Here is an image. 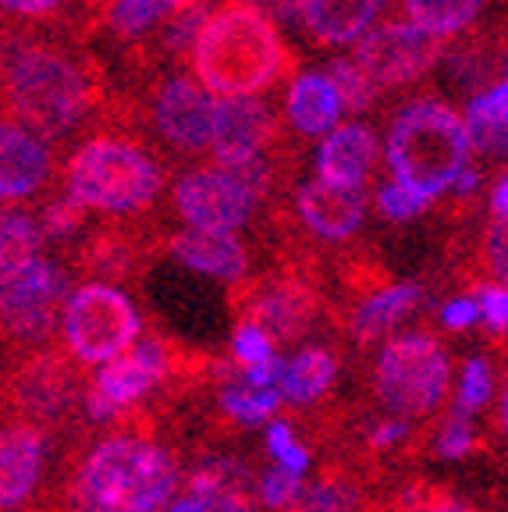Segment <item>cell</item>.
<instances>
[{"label": "cell", "instance_id": "1", "mask_svg": "<svg viewBox=\"0 0 508 512\" xmlns=\"http://www.w3.org/2000/svg\"><path fill=\"white\" fill-rule=\"evenodd\" d=\"M185 484L178 420L153 402L86 427L25 512H164Z\"/></svg>", "mask_w": 508, "mask_h": 512}, {"label": "cell", "instance_id": "2", "mask_svg": "<svg viewBox=\"0 0 508 512\" xmlns=\"http://www.w3.org/2000/svg\"><path fill=\"white\" fill-rule=\"evenodd\" d=\"M107 72L79 43L36 29H8L4 114L40 139H64L107 107Z\"/></svg>", "mask_w": 508, "mask_h": 512}, {"label": "cell", "instance_id": "3", "mask_svg": "<svg viewBox=\"0 0 508 512\" xmlns=\"http://www.w3.org/2000/svg\"><path fill=\"white\" fill-rule=\"evenodd\" d=\"M146 121L150 107L139 104L135 93L111 96L100 125L64 160V192L96 214L139 217L150 210L167 182V168L146 139Z\"/></svg>", "mask_w": 508, "mask_h": 512}, {"label": "cell", "instance_id": "4", "mask_svg": "<svg viewBox=\"0 0 508 512\" xmlns=\"http://www.w3.org/2000/svg\"><path fill=\"white\" fill-rule=\"evenodd\" d=\"M192 79L217 100L263 96L299 75V57L278 22L249 0H217L189 54Z\"/></svg>", "mask_w": 508, "mask_h": 512}, {"label": "cell", "instance_id": "5", "mask_svg": "<svg viewBox=\"0 0 508 512\" xmlns=\"http://www.w3.org/2000/svg\"><path fill=\"white\" fill-rule=\"evenodd\" d=\"M267 271L249 274L228 288V310L235 324H253L267 331L274 345H295L317 328L324 317H334L327 296L324 264L302 235H288L274 249Z\"/></svg>", "mask_w": 508, "mask_h": 512}, {"label": "cell", "instance_id": "6", "mask_svg": "<svg viewBox=\"0 0 508 512\" xmlns=\"http://www.w3.org/2000/svg\"><path fill=\"white\" fill-rule=\"evenodd\" d=\"M469 125L441 96H416L395 111L384 132L391 178L423 203H434L469 171Z\"/></svg>", "mask_w": 508, "mask_h": 512}, {"label": "cell", "instance_id": "7", "mask_svg": "<svg viewBox=\"0 0 508 512\" xmlns=\"http://www.w3.org/2000/svg\"><path fill=\"white\" fill-rule=\"evenodd\" d=\"M93 377L82 363H75L64 345L25 352L15 360H4V416L29 420L40 431L72 434L86 431V399Z\"/></svg>", "mask_w": 508, "mask_h": 512}, {"label": "cell", "instance_id": "8", "mask_svg": "<svg viewBox=\"0 0 508 512\" xmlns=\"http://www.w3.org/2000/svg\"><path fill=\"white\" fill-rule=\"evenodd\" d=\"M374 402L388 416L409 424H430L445 416L452 392V356L430 328L402 331L381 345L370 374Z\"/></svg>", "mask_w": 508, "mask_h": 512}, {"label": "cell", "instance_id": "9", "mask_svg": "<svg viewBox=\"0 0 508 512\" xmlns=\"http://www.w3.org/2000/svg\"><path fill=\"white\" fill-rule=\"evenodd\" d=\"M143 317L118 285L86 281L68 296L61 317V345L82 367H100L125 356L143 338Z\"/></svg>", "mask_w": 508, "mask_h": 512}, {"label": "cell", "instance_id": "10", "mask_svg": "<svg viewBox=\"0 0 508 512\" xmlns=\"http://www.w3.org/2000/svg\"><path fill=\"white\" fill-rule=\"evenodd\" d=\"M68 274L57 264H50L47 256L32 260L29 267L8 274L4 278V349H8V360L25 356V352L47 349L54 345L57 320L64 317V306H68Z\"/></svg>", "mask_w": 508, "mask_h": 512}, {"label": "cell", "instance_id": "11", "mask_svg": "<svg viewBox=\"0 0 508 512\" xmlns=\"http://www.w3.org/2000/svg\"><path fill=\"white\" fill-rule=\"evenodd\" d=\"M448 43L430 36L427 29L413 25L409 18H388L374 32H366L356 43L352 57L359 61L377 89H402L420 82L427 72H434L437 64L445 61Z\"/></svg>", "mask_w": 508, "mask_h": 512}, {"label": "cell", "instance_id": "12", "mask_svg": "<svg viewBox=\"0 0 508 512\" xmlns=\"http://www.w3.org/2000/svg\"><path fill=\"white\" fill-rule=\"evenodd\" d=\"M150 125L157 143L178 157H199L214 150L217 100L192 75H164L150 82Z\"/></svg>", "mask_w": 508, "mask_h": 512}, {"label": "cell", "instance_id": "13", "mask_svg": "<svg viewBox=\"0 0 508 512\" xmlns=\"http://www.w3.org/2000/svg\"><path fill=\"white\" fill-rule=\"evenodd\" d=\"M171 203L189 228H203V232H239L253 221L260 207L256 192L221 164L185 171L175 182Z\"/></svg>", "mask_w": 508, "mask_h": 512}, {"label": "cell", "instance_id": "14", "mask_svg": "<svg viewBox=\"0 0 508 512\" xmlns=\"http://www.w3.org/2000/svg\"><path fill=\"white\" fill-rule=\"evenodd\" d=\"M167 246V235H160L150 221L139 217H114L100 224L75 249L72 264L86 281L114 285V281H132L143 274V267Z\"/></svg>", "mask_w": 508, "mask_h": 512}, {"label": "cell", "instance_id": "15", "mask_svg": "<svg viewBox=\"0 0 508 512\" xmlns=\"http://www.w3.org/2000/svg\"><path fill=\"white\" fill-rule=\"evenodd\" d=\"M288 143L285 121L267 96H242V100H217V136L214 164L239 168L249 160L281 150Z\"/></svg>", "mask_w": 508, "mask_h": 512}, {"label": "cell", "instance_id": "16", "mask_svg": "<svg viewBox=\"0 0 508 512\" xmlns=\"http://www.w3.org/2000/svg\"><path fill=\"white\" fill-rule=\"evenodd\" d=\"M50 434L29 420L4 416L0 434V505L4 512H25L40 498L43 466H47Z\"/></svg>", "mask_w": 508, "mask_h": 512}, {"label": "cell", "instance_id": "17", "mask_svg": "<svg viewBox=\"0 0 508 512\" xmlns=\"http://www.w3.org/2000/svg\"><path fill=\"white\" fill-rule=\"evenodd\" d=\"M54 175L57 160L47 139L4 121V132H0V200L4 207L15 210L18 203L36 200L54 182Z\"/></svg>", "mask_w": 508, "mask_h": 512}, {"label": "cell", "instance_id": "18", "mask_svg": "<svg viewBox=\"0 0 508 512\" xmlns=\"http://www.w3.org/2000/svg\"><path fill=\"white\" fill-rule=\"evenodd\" d=\"M292 214L302 224V232L320 242H349L359 232L366 217L363 189H342L324 178L295 185Z\"/></svg>", "mask_w": 508, "mask_h": 512}, {"label": "cell", "instance_id": "19", "mask_svg": "<svg viewBox=\"0 0 508 512\" xmlns=\"http://www.w3.org/2000/svg\"><path fill=\"white\" fill-rule=\"evenodd\" d=\"M423 306V288L416 281H391L388 288L359 303L338 310V328L356 342V349H370L381 338H395L391 331L409 320Z\"/></svg>", "mask_w": 508, "mask_h": 512}, {"label": "cell", "instance_id": "20", "mask_svg": "<svg viewBox=\"0 0 508 512\" xmlns=\"http://www.w3.org/2000/svg\"><path fill=\"white\" fill-rule=\"evenodd\" d=\"M164 249L175 256L178 264L210 274V278H221L228 285H239L253 274V249L239 239V232L185 228V232L167 235Z\"/></svg>", "mask_w": 508, "mask_h": 512}, {"label": "cell", "instance_id": "21", "mask_svg": "<svg viewBox=\"0 0 508 512\" xmlns=\"http://www.w3.org/2000/svg\"><path fill=\"white\" fill-rule=\"evenodd\" d=\"M388 8L391 0H302L299 29L317 47H356Z\"/></svg>", "mask_w": 508, "mask_h": 512}, {"label": "cell", "instance_id": "22", "mask_svg": "<svg viewBox=\"0 0 508 512\" xmlns=\"http://www.w3.org/2000/svg\"><path fill=\"white\" fill-rule=\"evenodd\" d=\"M377 164V136L370 125H338L317 150V178L342 189H363Z\"/></svg>", "mask_w": 508, "mask_h": 512}, {"label": "cell", "instance_id": "23", "mask_svg": "<svg viewBox=\"0 0 508 512\" xmlns=\"http://www.w3.org/2000/svg\"><path fill=\"white\" fill-rule=\"evenodd\" d=\"M345 114L342 93L327 72H299L288 86L285 118L299 136H331Z\"/></svg>", "mask_w": 508, "mask_h": 512}, {"label": "cell", "instance_id": "24", "mask_svg": "<svg viewBox=\"0 0 508 512\" xmlns=\"http://www.w3.org/2000/svg\"><path fill=\"white\" fill-rule=\"evenodd\" d=\"M338 377V356L327 345H306L299 356L281 363L278 392L292 406V413H313L324 406L327 392Z\"/></svg>", "mask_w": 508, "mask_h": 512}, {"label": "cell", "instance_id": "25", "mask_svg": "<svg viewBox=\"0 0 508 512\" xmlns=\"http://www.w3.org/2000/svg\"><path fill=\"white\" fill-rule=\"evenodd\" d=\"M445 75L459 93L473 96L484 93V86L501 75V43H498V25H487L480 32H466L455 43H448L445 54Z\"/></svg>", "mask_w": 508, "mask_h": 512}, {"label": "cell", "instance_id": "26", "mask_svg": "<svg viewBox=\"0 0 508 512\" xmlns=\"http://www.w3.org/2000/svg\"><path fill=\"white\" fill-rule=\"evenodd\" d=\"M473 296L484 285H501L508 288V217H494L484 232L477 235V242L459 253V281Z\"/></svg>", "mask_w": 508, "mask_h": 512}, {"label": "cell", "instance_id": "27", "mask_svg": "<svg viewBox=\"0 0 508 512\" xmlns=\"http://www.w3.org/2000/svg\"><path fill=\"white\" fill-rule=\"evenodd\" d=\"M466 125L473 150L484 157H508V79L469 100Z\"/></svg>", "mask_w": 508, "mask_h": 512}, {"label": "cell", "instance_id": "28", "mask_svg": "<svg viewBox=\"0 0 508 512\" xmlns=\"http://www.w3.org/2000/svg\"><path fill=\"white\" fill-rule=\"evenodd\" d=\"M370 512H480L437 480H402L374 495Z\"/></svg>", "mask_w": 508, "mask_h": 512}, {"label": "cell", "instance_id": "29", "mask_svg": "<svg viewBox=\"0 0 508 512\" xmlns=\"http://www.w3.org/2000/svg\"><path fill=\"white\" fill-rule=\"evenodd\" d=\"M175 15V0H111L104 18V29L114 40L139 47V43L153 40Z\"/></svg>", "mask_w": 508, "mask_h": 512}, {"label": "cell", "instance_id": "30", "mask_svg": "<svg viewBox=\"0 0 508 512\" xmlns=\"http://www.w3.org/2000/svg\"><path fill=\"white\" fill-rule=\"evenodd\" d=\"M487 0H402L405 18L437 40H459L477 22Z\"/></svg>", "mask_w": 508, "mask_h": 512}, {"label": "cell", "instance_id": "31", "mask_svg": "<svg viewBox=\"0 0 508 512\" xmlns=\"http://www.w3.org/2000/svg\"><path fill=\"white\" fill-rule=\"evenodd\" d=\"M47 239L40 228V217L25 210H8L0 228V278L22 271L32 260H40V242Z\"/></svg>", "mask_w": 508, "mask_h": 512}, {"label": "cell", "instance_id": "32", "mask_svg": "<svg viewBox=\"0 0 508 512\" xmlns=\"http://www.w3.org/2000/svg\"><path fill=\"white\" fill-rule=\"evenodd\" d=\"M327 75H331V82L338 86V93H342L345 114L370 111V107L377 104V96H381L377 82L359 68L356 57H334V61H327Z\"/></svg>", "mask_w": 508, "mask_h": 512}, {"label": "cell", "instance_id": "33", "mask_svg": "<svg viewBox=\"0 0 508 512\" xmlns=\"http://www.w3.org/2000/svg\"><path fill=\"white\" fill-rule=\"evenodd\" d=\"M82 0H4L11 22H61L54 36L75 43V18Z\"/></svg>", "mask_w": 508, "mask_h": 512}, {"label": "cell", "instance_id": "34", "mask_svg": "<svg viewBox=\"0 0 508 512\" xmlns=\"http://www.w3.org/2000/svg\"><path fill=\"white\" fill-rule=\"evenodd\" d=\"M487 441L477 434V427L469 424V416L462 413H445L441 416V424H437V434H434V456L441 459H466V456H477V452H487Z\"/></svg>", "mask_w": 508, "mask_h": 512}, {"label": "cell", "instance_id": "35", "mask_svg": "<svg viewBox=\"0 0 508 512\" xmlns=\"http://www.w3.org/2000/svg\"><path fill=\"white\" fill-rule=\"evenodd\" d=\"M86 214L89 210L82 207V203H75L68 192H61V196H50V200L40 207V228L47 239L68 242L86 228Z\"/></svg>", "mask_w": 508, "mask_h": 512}, {"label": "cell", "instance_id": "36", "mask_svg": "<svg viewBox=\"0 0 508 512\" xmlns=\"http://www.w3.org/2000/svg\"><path fill=\"white\" fill-rule=\"evenodd\" d=\"M267 448H270V456H274V463L285 466V470H292V473H306V466L313 463L310 441L295 438V424H292V416L288 413L278 416V420L270 424Z\"/></svg>", "mask_w": 508, "mask_h": 512}, {"label": "cell", "instance_id": "37", "mask_svg": "<svg viewBox=\"0 0 508 512\" xmlns=\"http://www.w3.org/2000/svg\"><path fill=\"white\" fill-rule=\"evenodd\" d=\"M231 360L239 363L242 377L249 370H260L278 363V345L270 342L267 331L253 328V324H235V338H231Z\"/></svg>", "mask_w": 508, "mask_h": 512}, {"label": "cell", "instance_id": "38", "mask_svg": "<svg viewBox=\"0 0 508 512\" xmlns=\"http://www.w3.org/2000/svg\"><path fill=\"white\" fill-rule=\"evenodd\" d=\"M494 395V367L484 356H473L462 367V384H459V399H455V413L473 416L487 406V399Z\"/></svg>", "mask_w": 508, "mask_h": 512}, {"label": "cell", "instance_id": "39", "mask_svg": "<svg viewBox=\"0 0 508 512\" xmlns=\"http://www.w3.org/2000/svg\"><path fill=\"white\" fill-rule=\"evenodd\" d=\"M302 491H306V480H302V473H292V470H285V466L274 463L260 477V505H263V512L288 509V505L299 502Z\"/></svg>", "mask_w": 508, "mask_h": 512}, {"label": "cell", "instance_id": "40", "mask_svg": "<svg viewBox=\"0 0 508 512\" xmlns=\"http://www.w3.org/2000/svg\"><path fill=\"white\" fill-rule=\"evenodd\" d=\"M374 203H377V214H381L384 221H395V224L413 221L416 214H423V210L430 207V203H423L420 196H413L409 189H402L395 178H391V182H384L381 189H377Z\"/></svg>", "mask_w": 508, "mask_h": 512}, {"label": "cell", "instance_id": "41", "mask_svg": "<svg viewBox=\"0 0 508 512\" xmlns=\"http://www.w3.org/2000/svg\"><path fill=\"white\" fill-rule=\"evenodd\" d=\"M484 313V328L491 338H505L508 335V288L501 285H484L473 292Z\"/></svg>", "mask_w": 508, "mask_h": 512}, {"label": "cell", "instance_id": "42", "mask_svg": "<svg viewBox=\"0 0 508 512\" xmlns=\"http://www.w3.org/2000/svg\"><path fill=\"white\" fill-rule=\"evenodd\" d=\"M477 320H484L477 296H455L441 306V328H448V331H469Z\"/></svg>", "mask_w": 508, "mask_h": 512}, {"label": "cell", "instance_id": "43", "mask_svg": "<svg viewBox=\"0 0 508 512\" xmlns=\"http://www.w3.org/2000/svg\"><path fill=\"white\" fill-rule=\"evenodd\" d=\"M491 431H494V438L508 448V367H501V388H498V402H494V413H491Z\"/></svg>", "mask_w": 508, "mask_h": 512}, {"label": "cell", "instance_id": "44", "mask_svg": "<svg viewBox=\"0 0 508 512\" xmlns=\"http://www.w3.org/2000/svg\"><path fill=\"white\" fill-rule=\"evenodd\" d=\"M491 214L508 217V168L501 171L498 182H494V189H491Z\"/></svg>", "mask_w": 508, "mask_h": 512}, {"label": "cell", "instance_id": "45", "mask_svg": "<svg viewBox=\"0 0 508 512\" xmlns=\"http://www.w3.org/2000/svg\"><path fill=\"white\" fill-rule=\"evenodd\" d=\"M498 25V43H501V75L508 79V22L501 25V22H494Z\"/></svg>", "mask_w": 508, "mask_h": 512}, {"label": "cell", "instance_id": "46", "mask_svg": "<svg viewBox=\"0 0 508 512\" xmlns=\"http://www.w3.org/2000/svg\"><path fill=\"white\" fill-rule=\"evenodd\" d=\"M167 512H207V509H203V505H199L196 498L178 495V498H175V505H171V509H167Z\"/></svg>", "mask_w": 508, "mask_h": 512}, {"label": "cell", "instance_id": "47", "mask_svg": "<svg viewBox=\"0 0 508 512\" xmlns=\"http://www.w3.org/2000/svg\"><path fill=\"white\" fill-rule=\"evenodd\" d=\"M487 342H491V352L498 356L501 367H508V335L505 338H487Z\"/></svg>", "mask_w": 508, "mask_h": 512}]
</instances>
